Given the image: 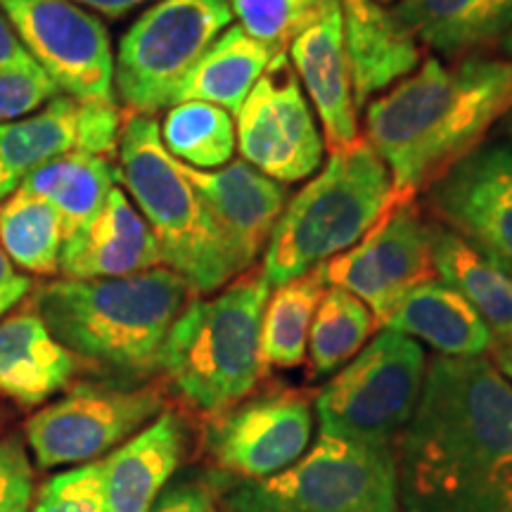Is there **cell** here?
Segmentation results:
<instances>
[{"instance_id": "obj_16", "label": "cell", "mask_w": 512, "mask_h": 512, "mask_svg": "<svg viewBox=\"0 0 512 512\" xmlns=\"http://www.w3.org/2000/svg\"><path fill=\"white\" fill-rule=\"evenodd\" d=\"M183 171L207 202L223 240L245 273L271 240L287 204V188L256 171L245 159L211 171L183 164Z\"/></svg>"}, {"instance_id": "obj_8", "label": "cell", "mask_w": 512, "mask_h": 512, "mask_svg": "<svg viewBox=\"0 0 512 512\" xmlns=\"http://www.w3.org/2000/svg\"><path fill=\"white\" fill-rule=\"evenodd\" d=\"M425 370L420 344L384 328L320 389V434L394 446L418 406Z\"/></svg>"}, {"instance_id": "obj_24", "label": "cell", "mask_w": 512, "mask_h": 512, "mask_svg": "<svg viewBox=\"0 0 512 512\" xmlns=\"http://www.w3.org/2000/svg\"><path fill=\"white\" fill-rule=\"evenodd\" d=\"M344 46L358 110H363L375 93L406 79L422 64L418 38L403 27L392 10H384L375 0L363 19L344 17Z\"/></svg>"}, {"instance_id": "obj_14", "label": "cell", "mask_w": 512, "mask_h": 512, "mask_svg": "<svg viewBox=\"0 0 512 512\" xmlns=\"http://www.w3.org/2000/svg\"><path fill=\"white\" fill-rule=\"evenodd\" d=\"M0 12L60 93L114 100L112 43L98 17L72 0H0Z\"/></svg>"}, {"instance_id": "obj_7", "label": "cell", "mask_w": 512, "mask_h": 512, "mask_svg": "<svg viewBox=\"0 0 512 512\" xmlns=\"http://www.w3.org/2000/svg\"><path fill=\"white\" fill-rule=\"evenodd\" d=\"M233 512H401L394 446L320 434L278 475L228 489Z\"/></svg>"}, {"instance_id": "obj_46", "label": "cell", "mask_w": 512, "mask_h": 512, "mask_svg": "<svg viewBox=\"0 0 512 512\" xmlns=\"http://www.w3.org/2000/svg\"><path fill=\"white\" fill-rule=\"evenodd\" d=\"M510 131H512V124H510Z\"/></svg>"}, {"instance_id": "obj_23", "label": "cell", "mask_w": 512, "mask_h": 512, "mask_svg": "<svg viewBox=\"0 0 512 512\" xmlns=\"http://www.w3.org/2000/svg\"><path fill=\"white\" fill-rule=\"evenodd\" d=\"M396 19L422 48L460 57L512 31V0H399Z\"/></svg>"}, {"instance_id": "obj_44", "label": "cell", "mask_w": 512, "mask_h": 512, "mask_svg": "<svg viewBox=\"0 0 512 512\" xmlns=\"http://www.w3.org/2000/svg\"><path fill=\"white\" fill-rule=\"evenodd\" d=\"M375 3H380V5H382V3H392V0H375Z\"/></svg>"}, {"instance_id": "obj_45", "label": "cell", "mask_w": 512, "mask_h": 512, "mask_svg": "<svg viewBox=\"0 0 512 512\" xmlns=\"http://www.w3.org/2000/svg\"><path fill=\"white\" fill-rule=\"evenodd\" d=\"M0 427H3V413H0Z\"/></svg>"}, {"instance_id": "obj_17", "label": "cell", "mask_w": 512, "mask_h": 512, "mask_svg": "<svg viewBox=\"0 0 512 512\" xmlns=\"http://www.w3.org/2000/svg\"><path fill=\"white\" fill-rule=\"evenodd\" d=\"M287 53L323 126L325 147L337 152L358 140V107L344 46L342 3L332 5L294 38Z\"/></svg>"}, {"instance_id": "obj_37", "label": "cell", "mask_w": 512, "mask_h": 512, "mask_svg": "<svg viewBox=\"0 0 512 512\" xmlns=\"http://www.w3.org/2000/svg\"><path fill=\"white\" fill-rule=\"evenodd\" d=\"M150 512H221L216 491L204 482H181L159 494Z\"/></svg>"}, {"instance_id": "obj_25", "label": "cell", "mask_w": 512, "mask_h": 512, "mask_svg": "<svg viewBox=\"0 0 512 512\" xmlns=\"http://www.w3.org/2000/svg\"><path fill=\"white\" fill-rule=\"evenodd\" d=\"M283 55L287 53H278L266 43L256 41L240 24H230L195 64V69L185 76L176 91L174 105L202 100L219 105L230 114H238L256 81Z\"/></svg>"}, {"instance_id": "obj_21", "label": "cell", "mask_w": 512, "mask_h": 512, "mask_svg": "<svg viewBox=\"0 0 512 512\" xmlns=\"http://www.w3.org/2000/svg\"><path fill=\"white\" fill-rule=\"evenodd\" d=\"M384 328L422 339L439 356L477 358L494 351V335L463 294L444 280H425L401 299Z\"/></svg>"}, {"instance_id": "obj_5", "label": "cell", "mask_w": 512, "mask_h": 512, "mask_svg": "<svg viewBox=\"0 0 512 512\" xmlns=\"http://www.w3.org/2000/svg\"><path fill=\"white\" fill-rule=\"evenodd\" d=\"M396 202L389 166L358 136L330 152L323 171L287 200L261 271L271 285L302 278L366 238Z\"/></svg>"}, {"instance_id": "obj_12", "label": "cell", "mask_w": 512, "mask_h": 512, "mask_svg": "<svg viewBox=\"0 0 512 512\" xmlns=\"http://www.w3.org/2000/svg\"><path fill=\"white\" fill-rule=\"evenodd\" d=\"M313 396L297 387H266L214 415L207 453L219 470L256 482L304 456L313 430Z\"/></svg>"}, {"instance_id": "obj_40", "label": "cell", "mask_w": 512, "mask_h": 512, "mask_svg": "<svg viewBox=\"0 0 512 512\" xmlns=\"http://www.w3.org/2000/svg\"><path fill=\"white\" fill-rule=\"evenodd\" d=\"M72 3L93 12H100V15L105 17L117 19V17H124L126 12H131L133 8H138V5L147 3V0H72Z\"/></svg>"}, {"instance_id": "obj_20", "label": "cell", "mask_w": 512, "mask_h": 512, "mask_svg": "<svg viewBox=\"0 0 512 512\" xmlns=\"http://www.w3.org/2000/svg\"><path fill=\"white\" fill-rule=\"evenodd\" d=\"M76 356L64 349L34 311H17L0 323V396L22 408L41 406L67 387Z\"/></svg>"}, {"instance_id": "obj_33", "label": "cell", "mask_w": 512, "mask_h": 512, "mask_svg": "<svg viewBox=\"0 0 512 512\" xmlns=\"http://www.w3.org/2000/svg\"><path fill=\"white\" fill-rule=\"evenodd\" d=\"M29 512H107L102 460L50 477Z\"/></svg>"}, {"instance_id": "obj_43", "label": "cell", "mask_w": 512, "mask_h": 512, "mask_svg": "<svg viewBox=\"0 0 512 512\" xmlns=\"http://www.w3.org/2000/svg\"><path fill=\"white\" fill-rule=\"evenodd\" d=\"M503 50H505V53L512 55V31H508V34H505V38H503Z\"/></svg>"}, {"instance_id": "obj_15", "label": "cell", "mask_w": 512, "mask_h": 512, "mask_svg": "<svg viewBox=\"0 0 512 512\" xmlns=\"http://www.w3.org/2000/svg\"><path fill=\"white\" fill-rule=\"evenodd\" d=\"M425 192L437 223L512 268L510 145H477Z\"/></svg>"}, {"instance_id": "obj_38", "label": "cell", "mask_w": 512, "mask_h": 512, "mask_svg": "<svg viewBox=\"0 0 512 512\" xmlns=\"http://www.w3.org/2000/svg\"><path fill=\"white\" fill-rule=\"evenodd\" d=\"M31 292V280L24 273L15 271V264L0 247V318L22 302Z\"/></svg>"}, {"instance_id": "obj_11", "label": "cell", "mask_w": 512, "mask_h": 512, "mask_svg": "<svg viewBox=\"0 0 512 512\" xmlns=\"http://www.w3.org/2000/svg\"><path fill=\"white\" fill-rule=\"evenodd\" d=\"M316 271L325 285L361 299L382 325L408 292L437 275L432 223H427L415 200L396 202L366 238Z\"/></svg>"}, {"instance_id": "obj_6", "label": "cell", "mask_w": 512, "mask_h": 512, "mask_svg": "<svg viewBox=\"0 0 512 512\" xmlns=\"http://www.w3.org/2000/svg\"><path fill=\"white\" fill-rule=\"evenodd\" d=\"M117 157L119 183L155 233L164 266L181 273L197 294L216 292L238 278V259L183 164L166 152L155 117L126 114Z\"/></svg>"}, {"instance_id": "obj_28", "label": "cell", "mask_w": 512, "mask_h": 512, "mask_svg": "<svg viewBox=\"0 0 512 512\" xmlns=\"http://www.w3.org/2000/svg\"><path fill=\"white\" fill-rule=\"evenodd\" d=\"M328 285L320 280L316 268L294 278L290 283L275 285L261 316L259 354L264 370L299 368L306 358V342L313 313L323 299Z\"/></svg>"}, {"instance_id": "obj_34", "label": "cell", "mask_w": 512, "mask_h": 512, "mask_svg": "<svg viewBox=\"0 0 512 512\" xmlns=\"http://www.w3.org/2000/svg\"><path fill=\"white\" fill-rule=\"evenodd\" d=\"M60 95L57 83L34 57L0 69V126L24 119Z\"/></svg>"}, {"instance_id": "obj_31", "label": "cell", "mask_w": 512, "mask_h": 512, "mask_svg": "<svg viewBox=\"0 0 512 512\" xmlns=\"http://www.w3.org/2000/svg\"><path fill=\"white\" fill-rule=\"evenodd\" d=\"M377 328L373 311L339 287H328L313 313L309 330V366L313 377L344 368Z\"/></svg>"}, {"instance_id": "obj_36", "label": "cell", "mask_w": 512, "mask_h": 512, "mask_svg": "<svg viewBox=\"0 0 512 512\" xmlns=\"http://www.w3.org/2000/svg\"><path fill=\"white\" fill-rule=\"evenodd\" d=\"M34 467L17 439H0V512H29Z\"/></svg>"}, {"instance_id": "obj_1", "label": "cell", "mask_w": 512, "mask_h": 512, "mask_svg": "<svg viewBox=\"0 0 512 512\" xmlns=\"http://www.w3.org/2000/svg\"><path fill=\"white\" fill-rule=\"evenodd\" d=\"M394 458L401 512H512L508 377L484 356H434Z\"/></svg>"}, {"instance_id": "obj_32", "label": "cell", "mask_w": 512, "mask_h": 512, "mask_svg": "<svg viewBox=\"0 0 512 512\" xmlns=\"http://www.w3.org/2000/svg\"><path fill=\"white\" fill-rule=\"evenodd\" d=\"M335 3L339 0H230V8L249 36L278 53H287L294 38Z\"/></svg>"}, {"instance_id": "obj_26", "label": "cell", "mask_w": 512, "mask_h": 512, "mask_svg": "<svg viewBox=\"0 0 512 512\" xmlns=\"http://www.w3.org/2000/svg\"><path fill=\"white\" fill-rule=\"evenodd\" d=\"M79 100L55 95L41 112L0 126V202L43 164L76 150Z\"/></svg>"}, {"instance_id": "obj_29", "label": "cell", "mask_w": 512, "mask_h": 512, "mask_svg": "<svg viewBox=\"0 0 512 512\" xmlns=\"http://www.w3.org/2000/svg\"><path fill=\"white\" fill-rule=\"evenodd\" d=\"M64 228L60 214L22 185L0 202V247L12 264L34 275L60 273Z\"/></svg>"}, {"instance_id": "obj_22", "label": "cell", "mask_w": 512, "mask_h": 512, "mask_svg": "<svg viewBox=\"0 0 512 512\" xmlns=\"http://www.w3.org/2000/svg\"><path fill=\"white\" fill-rule=\"evenodd\" d=\"M432 259L439 278L489 325L494 349L512 344V268L441 223H432Z\"/></svg>"}, {"instance_id": "obj_19", "label": "cell", "mask_w": 512, "mask_h": 512, "mask_svg": "<svg viewBox=\"0 0 512 512\" xmlns=\"http://www.w3.org/2000/svg\"><path fill=\"white\" fill-rule=\"evenodd\" d=\"M185 453V430L176 413L155 422L102 460L107 512H150Z\"/></svg>"}, {"instance_id": "obj_41", "label": "cell", "mask_w": 512, "mask_h": 512, "mask_svg": "<svg viewBox=\"0 0 512 512\" xmlns=\"http://www.w3.org/2000/svg\"><path fill=\"white\" fill-rule=\"evenodd\" d=\"M491 354H494V366L501 370L512 384V344H508V347H496Z\"/></svg>"}, {"instance_id": "obj_27", "label": "cell", "mask_w": 512, "mask_h": 512, "mask_svg": "<svg viewBox=\"0 0 512 512\" xmlns=\"http://www.w3.org/2000/svg\"><path fill=\"white\" fill-rule=\"evenodd\" d=\"M119 181L112 159L72 150L24 178L22 188L41 197L60 214L64 238L81 230L102 209Z\"/></svg>"}, {"instance_id": "obj_10", "label": "cell", "mask_w": 512, "mask_h": 512, "mask_svg": "<svg viewBox=\"0 0 512 512\" xmlns=\"http://www.w3.org/2000/svg\"><path fill=\"white\" fill-rule=\"evenodd\" d=\"M164 408L157 387L119 389L76 384L24 425L27 444L41 467L83 465L105 456Z\"/></svg>"}, {"instance_id": "obj_4", "label": "cell", "mask_w": 512, "mask_h": 512, "mask_svg": "<svg viewBox=\"0 0 512 512\" xmlns=\"http://www.w3.org/2000/svg\"><path fill=\"white\" fill-rule=\"evenodd\" d=\"M268 294L264 271L247 268L211 299H190L174 320L159 370L192 411L214 418L266 377L259 335Z\"/></svg>"}, {"instance_id": "obj_35", "label": "cell", "mask_w": 512, "mask_h": 512, "mask_svg": "<svg viewBox=\"0 0 512 512\" xmlns=\"http://www.w3.org/2000/svg\"><path fill=\"white\" fill-rule=\"evenodd\" d=\"M124 114L117 100H79V119H76V150L105 159L117 157Z\"/></svg>"}, {"instance_id": "obj_39", "label": "cell", "mask_w": 512, "mask_h": 512, "mask_svg": "<svg viewBox=\"0 0 512 512\" xmlns=\"http://www.w3.org/2000/svg\"><path fill=\"white\" fill-rule=\"evenodd\" d=\"M29 57L27 50H24L22 43L12 29V24L8 22V17L0 12V69L8 67V64H15L19 60Z\"/></svg>"}, {"instance_id": "obj_18", "label": "cell", "mask_w": 512, "mask_h": 512, "mask_svg": "<svg viewBox=\"0 0 512 512\" xmlns=\"http://www.w3.org/2000/svg\"><path fill=\"white\" fill-rule=\"evenodd\" d=\"M157 266L164 259L155 233L119 185L98 214L62 242L60 273L69 280L124 278Z\"/></svg>"}, {"instance_id": "obj_3", "label": "cell", "mask_w": 512, "mask_h": 512, "mask_svg": "<svg viewBox=\"0 0 512 512\" xmlns=\"http://www.w3.org/2000/svg\"><path fill=\"white\" fill-rule=\"evenodd\" d=\"M195 297L181 273L157 266L124 278L55 280L36 292L34 309L76 358L140 377L159 370L164 339Z\"/></svg>"}, {"instance_id": "obj_2", "label": "cell", "mask_w": 512, "mask_h": 512, "mask_svg": "<svg viewBox=\"0 0 512 512\" xmlns=\"http://www.w3.org/2000/svg\"><path fill=\"white\" fill-rule=\"evenodd\" d=\"M512 107V60L439 57L366 105V140L392 174L396 200H415L482 143Z\"/></svg>"}, {"instance_id": "obj_9", "label": "cell", "mask_w": 512, "mask_h": 512, "mask_svg": "<svg viewBox=\"0 0 512 512\" xmlns=\"http://www.w3.org/2000/svg\"><path fill=\"white\" fill-rule=\"evenodd\" d=\"M233 17L230 0H157L119 41L114 88L121 102L150 117L169 110L185 76Z\"/></svg>"}, {"instance_id": "obj_42", "label": "cell", "mask_w": 512, "mask_h": 512, "mask_svg": "<svg viewBox=\"0 0 512 512\" xmlns=\"http://www.w3.org/2000/svg\"><path fill=\"white\" fill-rule=\"evenodd\" d=\"M342 3V12L347 19H363L368 15L373 0H339Z\"/></svg>"}, {"instance_id": "obj_30", "label": "cell", "mask_w": 512, "mask_h": 512, "mask_svg": "<svg viewBox=\"0 0 512 512\" xmlns=\"http://www.w3.org/2000/svg\"><path fill=\"white\" fill-rule=\"evenodd\" d=\"M159 136L171 157L192 169H221L238 150L230 112L202 100L176 102L166 112Z\"/></svg>"}, {"instance_id": "obj_13", "label": "cell", "mask_w": 512, "mask_h": 512, "mask_svg": "<svg viewBox=\"0 0 512 512\" xmlns=\"http://www.w3.org/2000/svg\"><path fill=\"white\" fill-rule=\"evenodd\" d=\"M235 133L242 159L273 181L297 183L320 169L325 140L290 57L256 81L235 114Z\"/></svg>"}]
</instances>
